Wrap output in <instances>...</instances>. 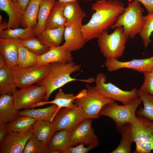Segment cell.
<instances>
[{"mask_svg":"<svg viewBox=\"0 0 153 153\" xmlns=\"http://www.w3.org/2000/svg\"><path fill=\"white\" fill-rule=\"evenodd\" d=\"M12 95L3 94L0 96V125H6L19 116Z\"/></svg>","mask_w":153,"mask_h":153,"instance_id":"18","label":"cell"},{"mask_svg":"<svg viewBox=\"0 0 153 153\" xmlns=\"http://www.w3.org/2000/svg\"><path fill=\"white\" fill-rule=\"evenodd\" d=\"M66 3L56 1L47 21L46 28H55L65 26L66 19L64 11Z\"/></svg>","mask_w":153,"mask_h":153,"instance_id":"24","label":"cell"},{"mask_svg":"<svg viewBox=\"0 0 153 153\" xmlns=\"http://www.w3.org/2000/svg\"><path fill=\"white\" fill-rule=\"evenodd\" d=\"M129 37L122 26L115 28L109 34L107 30L103 32L97 38L101 52L106 60L118 59L122 57Z\"/></svg>","mask_w":153,"mask_h":153,"instance_id":"4","label":"cell"},{"mask_svg":"<svg viewBox=\"0 0 153 153\" xmlns=\"http://www.w3.org/2000/svg\"><path fill=\"white\" fill-rule=\"evenodd\" d=\"M141 3L146 8L148 13H153V0H136Z\"/></svg>","mask_w":153,"mask_h":153,"instance_id":"40","label":"cell"},{"mask_svg":"<svg viewBox=\"0 0 153 153\" xmlns=\"http://www.w3.org/2000/svg\"><path fill=\"white\" fill-rule=\"evenodd\" d=\"M37 121L29 116L20 115L7 124V126L9 131L24 133L31 130Z\"/></svg>","mask_w":153,"mask_h":153,"instance_id":"30","label":"cell"},{"mask_svg":"<svg viewBox=\"0 0 153 153\" xmlns=\"http://www.w3.org/2000/svg\"><path fill=\"white\" fill-rule=\"evenodd\" d=\"M84 119L82 109L77 106L60 110L52 122L56 132L62 129L72 131Z\"/></svg>","mask_w":153,"mask_h":153,"instance_id":"11","label":"cell"},{"mask_svg":"<svg viewBox=\"0 0 153 153\" xmlns=\"http://www.w3.org/2000/svg\"><path fill=\"white\" fill-rule=\"evenodd\" d=\"M86 89L82 95L76 98L74 103L82 109L84 118H99V113L106 104L115 101L110 98L99 94L95 90L94 87L86 84Z\"/></svg>","mask_w":153,"mask_h":153,"instance_id":"6","label":"cell"},{"mask_svg":"<svg viewBox=\"0 0 153 153\" xmlns=\"http://www.w3.org/2000/svg\"><path fill=\"white\" fill-rule=\"evenodd\" d=\"M12 0L14 1H17V0Z\"/></svg>","mask_w":153,"mask_h":153,"instance_id":"45","label":"cell"},{"mask_svg":"<svg viewBox=\"0 0 153 153\" xmlns=\"http://www.w3.org/2000/svg\"><path fill=\"white\" fill-rule=\"evenodd\" d=\"M37 57L38 56L22 45L20 41L18 44V66L26 68L35 65L37 64Z\"/></svg>","mask_w":153,"mask_h":153,"instance_id":"32","label":"cell"},{"mask_svg":"<svg viewBox=\"0 0 153 153\" xmlns=\"http://www.w3.org/2000/svg\"><path fill=\"white\" fill-rule=\"evenodd\" d=\"M144 11L139 2L136 0L131 1L111 28L122 26L129 38H134L140 33L144 26Z\"/></svg>","mask_w":153,"mask_h":153,"instance_id":"3","label":"cell"},{"mask_svg":"<svg viewBox=\"0 0 153 153\" xmlns=\"http://www.w3.org/2000/svg\"><path fill=\"white\" fill-rule=\"evenodd\" d=\"M143 73L144 81L139 90L143 93L153 95V70Z\"/></svg>","mask_w":153,"mask_h":153,"instance_id":"38","label":"cell"},{"mask_svg":"<svg viewBox=\"0 0 153 153\" xmlns=\"http://www.w3.org/2000/svg\"><path fill=\"white\" fill-rule=\"evenodd\" d=\"M33 136L48 144L56 132L52 121L37 120L32 128Z\"/></svg>","mask_w":153,"mask_h":153,"instance_id":"23","label":"cell"},{"mask_svg":"<svg viewBox=\"0 0 153 153\" xmlns=\"http://www.w3.org/2000/svg\"><path fill=\"white\" fill-rule=\"evenodd\" d=\"M92 119H84L71 132L70 146L80 143L99 144V141L92 127Z\"/></svg>","mask_w":153,"mask_h":153,"instance_id":"12","label":"cell"},{"mask_svg":"<svg viewBox=\"0 0 153 153\" xmlns=\"http://www.w3.org/2000/svg\"><path fill=\"white\" fill-rule=\"evenodd\" d=\"M55 0H42L37 15V23L34 28L35 35L38 36L46 28L47 21Z\"/></svg>","mask_w":153,"mask_h":153,"instance_id":"27","label":"cell"},{"mask_svg":"<svg viewBox=\"0 0 153 153\" xmlns=\"http://www.w3.org/2000/svg\"><path fill=\"white\" fill-rule=\"evenodd\" d=\"M8 28L7 23H6L0 22V32L4 30L5 29Z\"/></svg>","mask_w":153,"mask_h":153,"instance_id":"43","label":"cell"},{"mask_svg":"<svg viewBox=\"0 0 153 153\" xmlns=\"http://www.w3.org/2000/svg\"><path fill=\"white\" fill-rule=\"evenodd\" d=\"M142 102L139 97L129 104L121 105L116 101L105 105L99 113V116L108 117L115 122L118 132H120L126 124L132 123L136 117L137 109Z\"/></svg>","mask_w":153,"mask_h":153,"instance_id":"5","label":"cell"},{"mask_svg":"<svg viewBox=\"0 0 153 153\" xmlns=\"http://www.w3.org/2000/svg\"><path fill=\"white\" fill-rule=\"evenodd\" d=\"M12 68L7 65L0 68V94L12 95L16 90Z\"/></svg>","mask_w":153,"mask_h":153,"instance_id":"26","label":"cell"},{"mask_svg":"<svg viewBox=\"0 0 153 153\" xmlns=\"http://www.w3.org/2000/svg\"><path fill=\"white\" fill-rule=\"evenodd\" d=\"M107 77L102 72L98 74L95 78V90L100 95L121 102L123 105L130 103L138 98V90L133 88L130 91L121 90L110 82L106 83Z\"/></svg>","mask_w":153,"mask_h":153,"instance_id":"8","label":"cell"},{"mask_svg":"<svg viewBox=\"0 0 153 153\" xmlns=\"http://www.w3.org/2000/svg\"><path fill=\"white\" fill-rule=\"evenodd\" d=\"M0 37L5 39L22 40L33 36L34 28L27 27L24 28H8L0 32Z\"/></svg>","mask_w":153,"mask_h":153,"instance_id":"33","label":"cell"},{"mask_svg":"<svg viewBox=\"0 0 153 153\" xmlns=\"http://www.w3.org/2000/svg\"><path fill=\"white\" fill-rule=\"evenodd\" d=\"M42 0H30L24 11L21 24L25 28H34L37 23L39 7Z\"/></svg>","mask_w":153,"mask_h":153,"instance_id":"28","label":"cell"},{"mask_svg":"<svg viewBox=\"0 0 153 153\" xmlns=\"http://www.w3.org/2000/svg\"><path fill=\"white\" fill-rule=\"evenodd\" d=\"M20 43L30 51L38 56L44 54L50 49L47 46L42 43L37 37L34 36L20 40Z\"/></svg>","mask_w":153,"mask_h":153,"instance_id":"35","label":"cell"},{"mask_svg":"<svg viewBox=\"0 0 153 153\" xmlns=\"http://www.w3.org/2000/svg\"><path fill=\"white\" fill-rule=\"evenodd\" d=\"M52 150L44 142L32 136L27 142L23 153H52Z\"/></svg>","mask_w":153,"mask_h":153,"instance_id":"36","label":"cell"},{"mask_svg":"<svg viewBox=\"0 0 153 153\" xmlns=\"http://www.w3.org/2000/svg\"><path fill=\"white\" fill-rule=\"evenodd\" d=\"M138 94L144 107H140L136 110V114L153 121V95L143 93L139 90Z\"/></svg>","mask_w":153,"mask_h":153,"instance_id":"34","label":"cell"},{"mask_svg":"<svg viewBox=\"0 0 153 153\" xmlns=\"http://www.w3.org/2000/svg\"><path fill=\"white\" fill-rule=\"evenodd\" d=\"M72 55L61 45L50 48L44 54L38 56L37 63L39 65L53 63H67L73 61Z\"/></svg>","mask_w":153,"mask_h":153,"instance_id":"15","label":"cell"},{"mask_svg":"<svg viewBox=\"0 0 153 153\" xmlns=\"http://www.w3.org/2000/svg\"><path fill=\"white\" fill-rule=\"evenodd\" d=\"M83 143H80L75 147L70 146L67 148L63 153H86L91 150L97 147L99 145L97 143H93L85 147Z\"/></svg>","mask_w":153,"mask_h":153,"instance_id":"39","label":"cell"},{"mask_svg":"<svg viewBox=\"0 0 153 153\" xmlns=\"http://www.w3.org/2000/svg\"><path fill=\"white\" fill-rule=\"evenodd\" d=\"M30 0H17L24 11L26 9Z\"/></svg>","mask_w":153,"mask_h":153,"instance_id":"42","label":"cell"},{"mask_svg":"<svg viewBox=\"0 0 153 153\" xmlns=\"http://www.w3.org/2000/svg\"><path fill=\"white\" fill-rule=\"evenodd\" d=\"M8 131L7 124L0 125V142L3 140Z\"/></svg>","mask_w":153,"mask_h":153,"instance_id":"41","label":"cell"},{"mask_svg":"<svg viewBox=\"0 0 153 153\" xmlns=\"http://www.w3.org/2000/svg\"><path fill=\"white\" fill-rule=\"evenodd\" d=\"M63 36L65 42L61 46L71 52L82 48L86 42L83 38L80 27L65 26Z\"/></svg>","mask_w":153,"mask_h":153,"instance_id":"17","label":"cell"},{"mask_svg":"<svg viewBox=\"0 0 153 153\" xmlns=\"http://www.w3.org/2000/svg\"><path fill=\"white\" fill-rule=\"evenodd\" d=\"M0 9L8 16V28H17L21 24L24 11L17 1L0 0Z\"/></svg>","mask_w":153,"mask_h":153,"instance_id":"16","label":"cell"},{"mask_svg":"<svg viewBox=\"0 0 153 153\" xmlns=\"http://www.w3.org/2000/svg\"><path fill=\"white\" fill-rule=\"evenodd\" d=\"M57 1L63 2L64 3H67L74 1H92L93 0H55Z\"/></svg>","mask_w":153,"mask_h":153,"instance_id":"44","label":"cell"},{"mask_svg":"<svg viewBox=\"0 0 153 153\" xmlns=\"http://www.w3.org/2000/svg\"><path fill=\"white\" fill-rule=\"evenodd\" d=\"M50 64L39 65L26 68L17 65L12 68L14 80L17 87L22 89L40 82L46 75Z\"/></svg>","mask_w":153,"mask_h":153,"instance_id":"9","label":"cell"},{"mask_svg":"<svg viewBox=\"0 0 153 153\" xmlns=\"http://www.w3.org/2000/svg\"><path fill=\"white\" fill-rule=\"evenodd\" d=\"M33 135L32 129L24 133L9 131L0 143V153H22Z\"/></svg>","mask_w":153,"mask_h":153,"instance_id":"13","label":"cell"},{"mask_svg":"<svg viewBox=\"0 0 153 153\" xmlns=\"http://www.w3.org/2000/svg\"><path fill=\"white\" fill-rule=\"evenodd\" d=\"M64 29L65 26L53 29L45 28L37 37L49 48L58 47L62 41Z\"/></svg>","mask_w":153,"mask_h":153,"instance_id":"22","label":"cell"},{"mask_svg":"<svg viewBox=\"0 0 153 153\" xmlns=\"http://www.w3.org/2000/svg\"><path fill=\"white\" fill-rule=\"evenodd\" d=\"M105 65L107 71L110 72L127 68L144 73L153 70V56L143 59H134L125 62L120 61L116 59L106 60Z\"/></svg>","mask_w":153,"mask_h":153,"instance_id":"14","label":"cell"},{"mask_svg":"<svg viewBox=\"0 0 153 153\" xmlns=\"http://www.w3.org/2000/svg\"><path fill=\"white\" fill-rule=\"evenodd\" d=\"M66 19L65 26L81 27L86 13L82 9L78 1L66 3L64 11Z\"/></svg>","mask_w":153,"mask_h":153,"instance_id":"20","label":"cell"},{"mask_svg":"<svg viewBox=\"0 0 153 153\" xmlns=\"http://www.w3.org/2000/svg\"><path fill=\"white\" fill-rule=\"evenodd\" d=\"M71 131L67 129H62L56 132L50 140L47 145L52 150H58L63 153L70 146Z\"/></svg>","mask_w":153,"mask_h":153,"instance_id":"29","label":"cell"},{"mask_svg":"<svg viewBox=\"0 0 153 153\" xmlns=\"http://www.w3.org/2000/svg\"><path fill=\"white\" fill-rule=\"evenodd\" d=\"M120 132L122 138L118 146L111 153H130L132 152L131 146L134 142L132 134L131 124H125Z\"/></svg>","mask_w":153,"mask_h":153,"instance_id":"31","label":"cell"},{"mask_svg":"<svg viewBox=\"0 0 153 153\" xmlns=\"http://www.w3.org/2000/svg\"><path fill=\"white\" fill-rule=\"evenodd\" d=\"M57 106L52 104L47 107L37 109H29L19 111V116L26 115L37 120L52 121L56 115Z\"/></svg>","mask_w":153,"mask_h":153,"instance_id":"25","label":"cell"},{"mask_svg":"<svg viewBox=\"0 0 153 153\" xmlns=\"http://www.w3.org/2000/svg\"><path fill=\"white\" fill-rule=\"evenodd\" d=\"M91 7L95 12L88 22L80 27L86 42L97 38L103 32L111 28L125 8L119 0H98Z\"/></svg>","mask_w":153,"mask_h":153,"instance_id":"1","label":"cell"},{"mask_svg":"<svg viewBox=\"0 0 153 153\" xmlns=\"http://www.w3.org/2000/svg\"><path fill=\"white\" fill-rule=\"evenodd\" d=\"M20 39L0 37V52L7 65L12 68L17 65L18 44Z\"/></svg>","mask_w":153,"mask_h":153,"instance_id":"19","label":"cell"},{"mask_svg":"<svg viewBox=\"0 0 153 153\" xmlns=\"http://www.w3.org/2000/svg\"><path fill=\"white\" fill-rule=\"evenodd\" d=\"M80 65L73 61L67 63H50L48 73L38 84L45 86L46 88V94L43 101H49L50 95L54 91L69 82L78 81L91 83L95 81V78L94 77L78 79L71 76V74L80 70Z\"/></svg>","mask_w":153,"mask_h":153,"instance_id":"2","label":"cell"},{"mask_svg":"<svg viewBox=\"0 0 153 153\" xmlns=\"http://www.w3.org/2000/svg\"><path fill=\"white\" fill-rule=\"evenodd\" d=\"M80 96L79 93L75 95L73 94H65L61 89H60L54 98L51 101H42L33 105L31 107L34 108L35 107L41 106L47 104H54L58 107L56 114H58L62 108L67 109H72L75 108L77 106L74 103V101L76 98Z\"/></svg>","mask_w":153,"mask_h":153,"instance_id":"21","label":"cell"},{"mask_svg":"<svg viewBox=\"0 0 153 153\" xmlns=\"http://www.w3.org/2000/svg\"><path fill=\"white\" fill-rule=\"evenodd\" d=\"M134 153H150L153 150V121L138 116L131 124Z\"/></svg>","mask_w":153,"mask_h":153,"instance_id":"7","label":"cell"},{"mask_svg":"<svg viewBox=\"0 0 153 153\" xmlns=\"http://www.w3.org/2000/svg\"><path fill=\"white\" fill-rule=\"evenodd\" d=\"M46 94L45 86L38 85L16 89L12 95L15 107L19 110L31 109L33 105L44 100Z\"/></svg>","mask_w":153,"mask_h":153,"instance_id":"10","label":"cell"},{"mask_svg":"<svg viewBox=\"0 0 153 153\" xmlns=\"http://www.w3.org/2000/svg\"><path fill=\"white\" fill-rule=\"evenodd\" d=\"M144 24L139 34L146 48L152 42L150 37L153 32V13H148L147 15L144 16Z\"/></svg>","mask_w":153,"mask_h":153,"instance_id":"37","label":"cell"}]
</instances>
